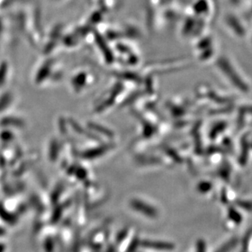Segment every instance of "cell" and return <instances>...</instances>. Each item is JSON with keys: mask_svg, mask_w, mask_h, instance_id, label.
<instances>
[{"mask_svg": "<svg viewBox=\"0 0 252 252\" xmlns=\"http://www.w3.org/2000/svg\"><path fill=\"white\" fill-rule=\"evenodd\" d=\"M242 147H243V150H242V154H241L240 158H239V163H241L242 165H244L247 162V160H248V140L246 141V140H243V145H242Z\"/></svg>", "mask_w": 252, "mask_h": 252, "instance_id": "3", "label": "cell"}, {"mask_svg": "<svg viewBox=\"0 0 252 252\" xmlns=\"http://www.w3.org/2000/svg\"><path fill=\"white\" fill-rule=\"evenodd\" d=\"M237 243H238V239L232 238L230 241H228V243L222 246V248H220L217 252H229L233 248H235Z\"/></svg>", "mask_w": 252, "mask_h": 252, "instance_id": "4", "label": "cell"}, {"mask_svg": "<svg viewBox=\"0 0 252 252\" xmlns=\"http://www.w3.org/2000/svg\"><path fill=\"white\" fill-rule=\"evenodd\" d=\"M143 248H151L156 250H171L173 249L174 245L170 243L165 242H152V241H143L140 243Z\"/></svg>", "mask_w": 252, "mask_h": 252, "instance_id": "2", "label": "cell"}, {"mask_svg": "<svg viewBox=\"0 0 252 252\" xmlns=\"http://www.w3.org/2000/svg\"><path fill=\"white\" fill-rule=\"evenodd\" d=\"M198 190L201 193H207L208 191L211 190V189H212V184L209 183V182H202V183H200L198 185Z\"/></svg>", "mask_w": 252, "mask_h": 252, "instance_id": "7", "label": "cell"}, {"mask_svg": "<svg viewBox=\"0 0 252 252\" xmlns=\"http://www.w3.org/2000/svg\"><path fill=\"white\" fill-rule=\"evenodd\" d=\"M224 127H225V124H217V126H215L211 131L210 137L212 139L216 138L218 134L224 131Z\"/></svg>", "mask_w": 252, "mask_h": 252, "instance_id": "6", "label": "cell"}, {"mask_svg": "<svg viewBox=\"0 0 252 252\" xmlns=\"http://www.w3.org/2000/svg\"><path fill=\"white\" fill-rule=\"evenodd\" d=\"M228 217L233 221L235 222L237 224H239L242 221V217L235 209L233 208H229L228 209Z\"/></svg>", "mask_w": 252, "mask_h": 252, "instance_id": "5", "label": "cell"}, {"mask_svg": "<svg viewBox=\"0 0 252 252\" xmlns=\"http://www.w3.org/2000/svg\"><path fill=\"white\" fill-rule=\"evenodd\" d=\"M167 153L170 156H171L173 159L178 160V161H181V158L177 156V154H176L175 151H173V150H167Z\"/></svg>", "mask_w": 252, "mask_h": 252, "instance_id": "12", "label": "cell"}, {"mask_svg": "<svg viewBox=\"0 0 252 252\" xmlns=\"http://www.w3.org/2000/svg\"><path fill=\"white\" fill-rule=\"evenodd\" d=\"M238 207L247 211H252V202H247V201H238L236 202Z\"/></svg>", "mask_w": 252, "mask_h": 252, "instance_id": "8", "label": "cell"}, {"mask_svg": "<svg viewBox=\"0 0 252 252\" xmlns=\"http://www.w3.org/2000/svg\"><path fill=\"white\" fill-rule=\"evenodd\" d=\"M126 234H127V230H126V229L121 231V232L119 233V235H118L117 240L119 241V242H121V241L124 240V238H126Z\"/></svg>", "mask_w": 252, "mask_h": 252, "instance_id": "11", "label": "cell"}, {"mask_svg": "<svg viewBox=\"0 0 252 252\" xmlns=\"http://www.w3.org/2000/svg\"><path fill=\"white\" fill-rule=\"evenodd\" d=\"M205 251H206V244H205L204 241H198L197 243V252H205Z\"/></svg>", "mask_w": 252, "mask_h": 252, "instance_id": "10", "label": "cell"}, {"mask_svg": "<svg viewBox=\"0 0 252 252\" xmlns=\"http://www.w3.org/2000/svg\"><path fill=\"white\" fill-rule=\"evenodd\" d=\"M139 244V239L137 238H135L133 241L131 242V245L129 247L128 252H133L134 251L136 250L137 246Z\"/></svg>", "mask_w": 252, "mask_h": 252, "instance_id": "9", "label": "cell"}, {"mask_svg": "<svg viewBox=\"0 0 252 252\" xmlns=\"http://www.w3.org/2000/svg\"><path fill=\"white\" fill-rule=\"evenodd\" d=\"M131 206L134 210H136L137 212H140L147 217H151V218L157 217V210L154 208L152 206H150L145 202H141L140 200H132L131 202Z\"/></svg>", "mask_w": 252, "mask_h": 252, "instance_id": "1", "label": "cell"}]
</instances>
